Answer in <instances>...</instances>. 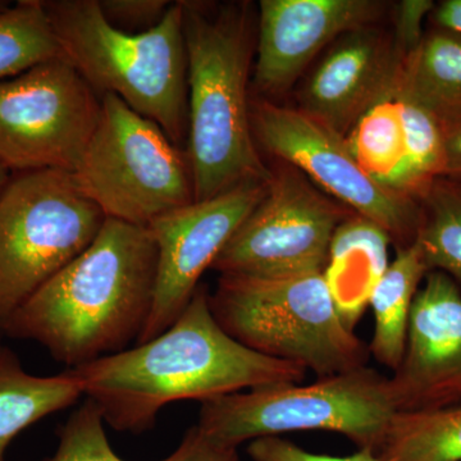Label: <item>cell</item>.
Returning <instances> with one entry per match:
<instances>
[{
	"instance_id": "cell-26",
	"label": "cell",
	"mask_w": 461,
	"mask_h": 461,
	"mask_svg": "<svg viewBox=\"0 0 461 461\" xmlns=\"http://www.w3.org/2000/svg\"><path fill=\"white\" fill-rule=\"evenodd\" d=\"M173 2L169 0H99L108 23L129 33L147 32L159 25Z\"/></svg>"
},
{
	"instance_id": "cell-12",
	"label": "cell",
	"mask_w": 461,
	"mask_h": 461,
	"mask_svg": "<svg viewBox=\"0 0 461 461\" xmlns=\"http://www.w3.org/2000/svg\"><path fill=\"white\" fill-rule=\"evenodd\" d=\"M269 182L247 184L193 202L149 224L158 249L156 293L144 332L135 345L165 332L190 304L199 281L242 222L262 202Z\"/></svg>"
},
{
	"instance_id": "cell-8",
	"label": "cell",
	"mask_w": 461,
	"mask_h": 461,
	"mask_svg": "<svg viewBox=\"0 0 461 461\" xmlns=\"http://www.w3.org/2000/svg\"><path fill=\"white\" fill-rule=\"evenodd\" d=\"M74 176L105 217L133 226L195 202L187 154L113 94L102 96L98 127Z\"/></svg>"
},
{
	"instance_id": "cell-17",
	"label": "cell",
	"mask_w": 461,
	"mask_h": 461,
	"mask_svg": "<svg viewBox=\"0 0 461 461\" xmlns=\"http://www.w3.org/2000/svg\"><path fill=\"white\" fill-rule=\"evenodd\" d=\"M80 384L68 372L50 377L23 369L11 348L0 346V461L23 430L77 402Z\"/></svg>"
},
{
	"instance_id": "cell-15",
	"label": "cell",
	"mask_w": 461,
	"mask_h": 461,
	"mask_svg": "<svg viewBox=\"0 0 461 461\" xmlns=\"http://www.w3.org/2000/svg\"><path fill=\"white\" fill-rule=\"evenodd\" d=\"M402 65L393 41L378 30L345 33L306 83L302 111L346 136L364 112L393 90Z\"/></svg>"
},
{
	"instance_id": "cell-25",
	"label": "cell",
	"mask_w": 461,
	"mask_h": 461,
	"mask_svg": "<svg viewBox=\"0 0 461 461\" xmlns=\"http://www.w3.org/2000/svg\"><path fill=\"white\" fill-rule=\"evenodd\" d=\"M104 423L98 405L87 399L66 421L56 453L45 461H124L109 444Z\"/></svg>"
},
{
	"instance_id": "cell-19",
	"label": "cell",
	"mask_w": 461,
	"mask_h": 461,
	"mask_svg": "<svg viewBox=\"0 0 461 461\" xmlns=\"http://www.w3.org/2000/svg\"><path fill=\"white\" fill-rule=\"evenodd\" d=\"M395 89L438 117L461 111V35L437 27L403 59Z\"/></svg>"
},
{
	"instance_id": "cell-1",
	"label": "cell",
	"mask_w": 461,
	"mask_h": 461,
	"mask_svg": "<svg viewBox=\"0 0 461 461\" xmlns=\"http://www.w3.org/2000/svg\"><path fill=\"white\" fill-rule=\"evenodd\" d=\"M67 372L98 405L105 423L135 435L153 429L168 403L302 384L306 375L302 366L257 353L227 335L202 285L180 318L157 338Z\"/></svg>"
},
{
	"instance_id": "cell-30",
	"label": "cell",
	"mask_w": 461,
	"mask_h": 461,
	"mask_svg": "<svg viewBox=\"0 0 461 461\" xmlns=\"http://www.w3.org/2000/svg\"><path fill=\"white\" fill-rule=\"evenodd\" d=\"M438 118L445 147V168L441 177L461 180V111Z\"/></svg>"
},
{
	"instance_id": "cell-16",
	"label": "cell",
	"mask_w": 461,
	"mask_h": 461,
	"mask_svg": "<svg viewBox=\"0 0 461 461\" xmlns=\"http://www.w3.org/2000/svg\"><path fill=\"white\" fill-rule=\"evenodd\" d=\"M391 242L386 230L357 214L348 215L333 233L323 277L346 329L354 330L366 313L390 266Z\"/></svg>"
},
{
	"instance_id": "cell-29",
	"label": "cell",
	"mask_w": 461,
	"mask_h": 461,
	"mask_svg": "<svg viewBox=\"0 0 461 461\" xmlns=\"http://www.w3.org/2000/svg\"><path fill=\"white\" fill-rule=\"evenodd\" d=\"M160 461H241L239 448L230 447L206 437L198 427H191L181 444Z\"/></svg>"
},
{
	"instance_id": "cell-4",
	"label": "cell",
	"mask_w": 461,
	"mask_h": 461,
	"mask_svg": "<svg viewBox=\"0 0 461 461\" xmlns=\"http://www.w3.org/2000/svg\"><path fill=\"white\" fill-rule=\"evenodd\" d=\"M67 60L102 98L113 94L181 148L189 81L181 2L159 25L129 33L108 23L99 0H41Z\"/></svg>"
},
{
	"instance_id": "cell-24",
	"label": "cell",
	"mask_w": 461,
	"mask_h": 461,
	"mask_svg": "<svg viewBox=\"0 0 461 461\" xmlns=\"http://www.w3.org/2000/svg\"><path fill=\"white\" fill-rule=\"evenodd\" d=\"M402 114L408 154L409 189L420 199L430 182L445 168L444 136L438 115L402 91L393 90Z\"/></svg>"
},
{
	"instance_id": "cell-32",
	"label": "cell",
	"mask_w": 461,
	"mask_h": 461,
	"mask_svg": "<svg viewBox=\"0 0 461 461\" xmlns=\"http://www.w3.org/2000/svg\"><path fill=\"white\" fill-rule=\"evenodd\" d=\"M11 176V172H9L8 169L0 163V194H2L5 187L7 186Z\"/></svg>"
},
{
	"instance_id": "cell-23",
	"label": "cell",
	"mask_w": 461,
	"mask_h": 461,
	"mask_svg": "<svg viewBox=\"0 0 461 461\" xmlns=\"http://www.w3.org/2000/svg\"><path fill=\"white\" fill-rule=\"evenodd\" d=\"M63 58L41 0H20L0 12V81Z\"/></svg>"
},
{
	"instance_id": "cell-33",
	"label": "cell",
	"mask_w": 461,
	"mask_h": 461,
	"mask_svg": "<svg viewBox=\"0 0 461 461\" xmlns=\"http://www.w3.org/2000/svg\"><path fill=\"white\" fill-rule=\"evenodd\" d=\"M9 3L5 2V0H0V12L5 11V9H7L9 7Z\"/></svg>"
},
{
	"instance_id": "cell-6",
	"label": "cell",
	"mask_w": 461,
	"mask_h": 461,
	"mask_svg": "<svg viewBox=\"0 0 461 461\" xmlns=\"http://www.w3.org/2000/svg\"><path fill=\"white\" fill-rule=\"evenodd\" d=\"M390 382L368 366L313 384H275L202 402L196 427L230 447L296 430L339 433L377 453L396 414Z\"/></svg>"
},
{
	"instance_id": "cell-14",
	"label": "cell",
	"mask_w": 461,
	"mask_h": 461,
	"mask_svg": "<svg viewBox=\"0 0 461 461\" xmlns=\"http://www.w3.org/2000/svg\"><path fill=\"white\" fill-rule=\"evenodd\" d=\"M381 8L371 0H262L254 75L258 89L286 90L321 48L368 27Z\"/></svg>"
},
{
	"instance_id": "cell-5",
	"label": "cell",
	"mask_w": 461,
	"mask_h": 461,
	"mask_svg": "<svg viewBox=\"0 0 461 461\" xmlns=\"http://www.w3.org/2000/svg\"><path fill=\"white\" fill-rule=\"evenodd\" d=\"M209 304L227 335L318 378L362 368L368 346L339 320L323 272L284 278L221 276Z\"/></svg>"
},
{
	"instance_id": "cell-10",
	"label": "cell",
	"mask_w": 461,
	"mask_h": 461,
	"mask_svg": "<svg viewBox=\"0 0 461 461\" xmlns=\"http://www.w3.org/2000/svg\"><path fill=\"white\" fill-rule=\"evenodd\" d=\"M260 144L312 178L333 198L382 227L397 249L411 247L420 227V202L382 186L360 168L345 136L302 109L259 100L250 104Z\"/></svg>"
},
{
	"instance_id": "cell-9",
	"label": "cell",
	"mask_w": 461,
	"mask_h": 461,
	"mask_svg": "<svg viewBox=\"0 0 461 461\" xmlns=\"http://www.w3.org/2000/svg\"><path fill=\"white\" fill-rule=\"evenodd\" d=\"M102 98L63 58L0 81V163L9 172H75Z\"/></svg>"
},
{
	"instance_id": "cell-7",
	"label": "cell",
	"mask_w": 461,
	"mask_h": 461,
	"mask_svg": "<svg viewBox=\"0 0 461 461\" xmlns=\"http://www.w3.org/2000/svg\"><path fill=\"white\" fill-rule=\"evenodd\" d=\"M105 221L72 172L12 175L0 194V324L80 257Z\"/></svg>"
},
{
	"instance_id": "cell-22",
	"label": "cell",
	"mask_w": 461,
	"mask_h": 461,
	"mask_svg": "<svg viewBox=\"0 0 461 461\" xmlns=\"http://www.w3.org/2000/svg\"><path fill=\"white\" fill-rule=\"evenodd\" d=\"M417 242L430 271L444 272L461 288V180L437 177L420 196Z\"/></svg>"
},
{
	"instance_id": "cell-31",
	"label": "cell",
	"mask_w": 461,
	"mask_h": 461,
	"mask_svg": "<svg viewBox=\"0 0 461 461\" xmlns=\"http://www.w3.org/2000/svg\"><path fill=\"white\" fill-rule=\"evenodd\" d=\"M432 16L437 27L461 35V0H445L435 5Z\"/></svg>"
},
{
	"instance_id": "cell-3",
	"label": "cell",
	"mask_w": 461,
	"mask_h": 461,
	"mask_svg": "<svg viewBox=\"0 0 461 461\" xmlns=\"http://www.w3.org/2000/svg\"><path fill=\"white\" fill-rule=\"evenodd\" d=\"M187 51V158L203 202L272 175L257 150L248 100L253 53L247 5L180 0Z\"/></svg>"
},
{
	"instance_id": "cell-18",
	"label": "cell",
	"mask_w": 461,
	"mask_h": 461,
	"mask_svg": "<svg viewBox=\"0 0 461 461\" xmlns=\"http://www.w3.org/2000/svg\"><path fill=\"white\" fill-rule=\"evenodd\" d=\"M429 272L420 245L397 249L395 259L373 291L371 306L375 333L369 354L395 372L402 363L415 295Z\"/></svg>"
},
{
	"instance_id": "cell-11",
	"label": "cell",
	"mask_w": 461,
	"mask_h": 461,
	"mask_svg": "<svg viewBox=\"0 0 461 461\" xmlns=\"http://www.w3.org/2000/svg\"><path fill=\"white\" fill-rule=\"evenodd\" d=\"M302 172L272 177L266 195L242 222L211 269L221 276L284 278L326 268L330 240L348 217Z\"/></svg>"
},
{
	"instance_id": "cell-13",
	"label": "cell",
	"mask_w": 461,
	"mask_h": 461,
	"mask_svg": "<svg viewBox=\"0 0 461 461\" xmlns=\"http://www.w3.org/2000/svg\"><path fill=\"white\" fill-rule=\"evenodd\" d=\"M388 382L397 412L461 405V288L446 273L430 271L420 285Z\"/></svg>"
},
{
	"instance_id": "cell-28",
	"label": "cell",
	"mask_w": 461,
	"mask_h": 461,
	"mask_svg": "<svg viewBox=\"0 0 461 461\" xmlns=\"http://www.w3.org/2000/svg\"><path fill=\"white\" fill-rule=\"evenodd\" d=\"M433 9L435 3L430 0H403L396 5L393 47L402 62L420 47L424 36V18Z\"/></svg>"
},
{
	"instance_id": "cell-21",
	"label": "cell",
	"mask_w": 461,
	"mask_h": 461,
	"mask_svg": "<svg viewBox=\"0 0 461 461\" xmlns=\"http://www.w3.org/2000/svg\"><path fill=\"white\" fill-rule=\"evenodd\" d=\"M382 461H461V405L393 415Z\"/></svg>"
},
{
	"instance_id": "cell-34",
	"label": "cell",
	"mask_w": 461,
	"mask_h": 461,
	"mask_svg": "<svg viewBox=\"0 0 461 461\" xmlns=\"http://www.w3.org/2000/svg\"><path fill=\"white\" fill-rule=\"evenodd\" d=\"M2 335H3V333H2V330H0V336H2Z\"/></svg>"
},
{
	"instance_id": "cell-27",
	"label": "cell",
	"mask_w": 461,
	"mask_h": 461,
	"mask_svg": "<svg viewBox=\"0 0 461 461\" xmlns=\"http://www.w3.org/2000/svg\"><path fill=\"white\" fill-rule=\"evenodd\" d=\"M248 454L253 461H382L378 454L369 448H360L348 456L309 453L280 436L254 439L249 445Z\"/></svg>"
},
{
	"instance_id": "cell-2",
	"label": "cell",
	"mask_w": 461,
	"mask_h": 461,
	"mask_svg": "<svg viewBox=\"0 0 461 461\" xmlns=\"http://www.w3.org/2000/svg\"><path fill=\"white\" fill-rule=\"evenodd\" d=\"M158 249L147 227L107 218L80 257L0 324L69 369L127 350L144 332L156 293Z\"/></svg>"
},
{
	"instance_id": "cell-20",
	"label": "cell",
	"mask_w": 461,
	"mask_h": 461,
	"mask_svg": "<svg viewBox=\"0 0 461 461\" xmlns=\"http://www.w3.org/2000/svg\"><path fill=\"white\" fill-rule=\"evenodd\" d=\"M357 165L382 186L411 195L402 114L393 91L368 111L345 136Z\"/></svg>"
}]
</instances>
